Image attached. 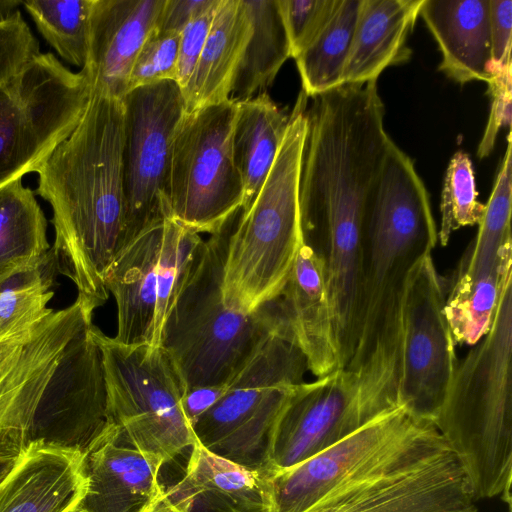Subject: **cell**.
I'll use <instances>...</instances> for the list:
<instances>
[{"label": "cell", "mask_w": 512, "mask_h": 512, "mask_svg": "<svg viewBox=\"0 0 512 512\" xmlns=\"http://www.w3.org/2000/svg\"><path fill=\"white\" fill-rule=\"evenodd\" d=\"M283 512H477L460 462L432 419L386 410L273 477Z\"/></svg>", "instance_id": "obj_1"}, {"label": "cell", "mask_w": 512, "mask_h": 512, "mask_svg": "<svg viewBox=\"0 0 512 512\" xmlns=\"http://www.w3.org/2000/svg\"><path fill=\"white\" fill-rule=\"evenodd\" d=\"M121 99L91 93L71 134L37 170L36 194L52 208L57 269L94 311L108 299L105 278L125 226Z\"/></svg>", "instance_id": "obj_2"}, {"label": "cell", "mask_w": 512, "mask_h": 512, "mask_svg": "<svg viewBox=\"0 0 512 512\" xmlns=\"http://www.w3.org/2000/svg\"><path fill=\"white\" fill-rule=\"evenodd\" d=\"M512 277L504 285L487 334L457 362L433 418L470 483L474 497L511 503Z\"/></svg>", "instance_id": "obj_3"}, {"label": "cell", "mask_w": 512, "mask_h": 512, "mask_svg": "<svg viewBox=\"0 0 512 512\" xmlns=\"http://www.w3.org/2000/svg\"><path fill=\"white\" fill-rule=\"evenodd\" d=\"M240 211L204 240L163 326L160 347L176 371L183 394L227 383L271 334L290 327L278 298L250 314L234 311L223 302L227 242Z\"/></svg>", "instance_id": "obj_4"}, {"label": "cell", "mask_w": 512, "mask_h": 512, "mask_svg": "<svg viewBox=\"0 0 512 512\" xmlns=\"http://www.w3.org/2000/svg\"><path fill=\"white\" fill-rule=\"evenodd\" d=\"M307 104L301 91L275 161L228 238L222 298L239 313H253L279 298L304 243L298 184Z\"/></svg>", "instance_id": "obj_5"}, {"label": "cell", "mask_w": 512, "mask_h": 512, "mask_svg": "<svg viewBox=\"0 0 512 512\" xmlns=\"http://www.w3.org/2000/svg\"><path fill=\"white\" fill-rule=\"evenodd\" d=\"M437 231L414 162L392 140L365 207L359 332L347 366L368 356L409 271L438 243Z\"/></svg>", "instance_id": "obj_6"}, {"label": "cell", "mask_w": 512, "mask_h": 512, "mask_svg": "<svg viewBox=\"0 0 512 512\" xmlns=\"http://www.w3.org/2000/svg\"><path fill=\"white\" fill-rule=\"evenodd\" d=\"M88 334L98 346L106 389L107 422L127 442L163 464L196 442L183 407V388L161 347L126 346L93 324Z\"/></svg>", "instance_id": "obj_7"}, {"label": "cell", "mask_w": 512, "mask_h": 512, "mask_svg": "<svg viewBox=\"0 0 512 512\" xmlns=\"http://www.w3.org/2000/svg\"><path fill=\"white\" fill-rule=\"evenodd\" d=\"M237 100L184 112L170 147L165 197L170 217L213 234L242 208L243 184L232 134Z\"/></svg>", "instance_id": "obj_8"}, {"label": "cell", "mask_w": 512, "mask_h": 512, "mask_svg": "<svg viewBox=\"0 0 512 512\" xmlns=\"http://www.w3.org/2000/svg\"><path fill=\"white\" fill-rule=\"evenodd\" d=\"M91 94L87 76L40 53L0 84V188L37 172L75 129Z\"/></svg>", "instance_id": "obj_9"}, {"label": "cell", "mask_w": 512, "mask_h": 512, "mask_svg": "<svg viewBox=\"0 0 512 512\" xmlns=\"http://www.w3.org/2000/svg\"><path fill=\"white\" fill-rule=\"evenodd\" d=\"M398 405L349 367L299 384L275 423L268 470L303 462Z\"/></svg>", "instance_id": "obj_10"}, {"label": "cell", "mask_w": 512, "mask_h": 512, "mask_svg": "<svg viewBox=\"0 0 512 512\" xmlns=\"http://www.w3.org/2000/svg\"><path fill=\"white\" fill-rule=\"evenodd\" d=\"M121 100L125 200L122 249L149 224L170 216L165 197L170 147L185 102L173 80L134 88Z\"/></svg>", "instance_id": "obj_11"}, {"label": "cell", "mask_w": 512, "mask_h": 512, "mask_svg": "<svg viewBox=\"0 0 512 512\" xmlns=\"http://www.w3.org/2000/svg\"><path fill=\"white\" fill-rule=\"evenodd\" d=\"M445 296L432 253H428L409 271L401 293L400 399L432 421L458 362Z\"/></svg>", "instance_id": "obj_12"}, {"label": "cell", "mask_w": 512, "mask_h": 512, "mask_svg": "<svg viewBox=\"0 0 512 512\" xmlns=\"http://www.w3.org/2000/svg\"><path fill=\"white\" fill-rule=\"evenodd\" d=\"M87 491L83 449L30 440L0 481V512H75Z\"/></svg>", "instance_id": "obj_13"}, {"label": "cell", "mask_w": 512, "mask_h": 512, "mask_svg": "<svg viewBox=\"0 0 512 512\" xmlns=\"http://www.w3.org/2000/svg\"><path fill=\"white\" fill-rule=\"evenodd\" d=\"M165 0H93L88 57L82 71L91 93L121 99L134 61L155 28Z\"/></svg>", "instance_id": "obj_14"}, {"label": "cell", "mask_w": 512, "mask_h": 512, "mask_svg": "<svg viewBox=\"0 0 512 512\" xmlns=\"http://www.w3.org/2000/svg\"><path fill=\"white\" fill-rule=\"evenodd\" d=\"M84 452L88 491L83 512H137L157 497L163 462L130 445L120 428L107 422L87 442Z\"/></svg>", "instance_id": "obj_15"}, {"label": "cell", "mask_w": 512, "mask_h": 512, "mask_svg": "<svg viewBox=\"0 0 512 512\" xmlns=\"http://www.w3.org/2000/svg\"><path fill=\"white\" fill-rule=\"evenodd\" d=\"M308 371L317 378L342 368L324 257L303 243L278 298Z\"/></svg>", "instance_id": "obj_16"}, {"label": "cell", "mask_w": 512, "mask_h": 512, "mask_svg": "<svg viewBox=\"0 0 512 512\" xmlns=\"http://www.w3.org/2000/svg\"><path fill=\"white\" fill-rule=\"evenodd\" d=\"M164 219L145 227L116 255L105 285L117 305V333L126 346H152L154 337L157 267Z\"/></svg>", "instance_id": "obj_17"}, {"label": "cell", "mask_w": 512, "mask_h": 512, "mask_svg": "<svg viewBox=\"0 0 512 512\" xmlns=\"http://www.w3.org/2000/svg\"><path fill=\"white\" fill-rule=\"evenodd\" d=\"M165 494L182 512H269L267 470L228 461L199 442L183 477Z\"/></svg>", "instance_id": "obj_18"}, {"label": "cell", "mask_w": 512, "mask_h": 512, "mask_svg": "<svg viewBox=\"0 0 512 512\" xmlns=\"http://www.w3.org/2000/svg\"><path fill=\"white\" fill-rule=\"evenodd\" d=\"M419 16L439 47L443 74L460 85L492 82L488 0H423Z\"/></svg>", "instance_id": "obj_19"}, {"label": "cell", "mask_w": 512, "mask_h": 512, "mask_svg": "<svg viewBox=\"0 0 512 512\" xmlns=\"http://www.w3.org/2000/svg\"><path fill=\"white\" fill-rule=\"evenodd\" d=\"M423 0H362L343 70L344 84L377 81L411 57L407 45Z\"/></svg>", "instance_id": "obj_20"}, {"label": "cell", "mask_w": 512, "mask_h": 512, "mask_svg": "<svg viewBox=\"0 0 512 512\" xmlns=\"http://www.w3.org/2000/svg\"><path fill=\"white\" fill-rule=\"evenodd\" d=\"M251 34L242 0H220L195 68L182 90L185 112L228 100Z\"/></svg>", "instance_id": "obj_21"}, {"label": "cell", "mask_w": 512, "mask_h": 512, "mask_svg": "<svg viewBox=\"0 0 512 512\" xmlns=\"http://www.w3.org/2000/svg\"><path fill=\"white\" fill-rule=\"evenodd\" d=\"M290 114L266 93L237 100L232 151L243 184L242 210L262 187L284 139Z\"/></svg>", "instance_id": "obj_22"}, {"label": "cell", "mask_w": 512, "mask_h": 512, "mask_svg": "<svg viewBox=\"0 0 512 512\" xmlns=\"http://www.w3.org/2000/svg\"><path fill=\"white\" fill-rule=\"evenodd\" d=\"M251 34L234 78L231 96L240 101L270 86L291 48L278 0H242Z\"/></svg>", "instance_id": "obj_23"}, {"label": "cell", "mask_w": 512, "mask_h": 512, "mask_svg": "<svg viewBox=\"0 0 512 512\" xmlns=\"http://www.w3.org/2000/svg\"><path fill=\"white\" fill-rule=\"evenodd\" d=\"M47 220L22 178L0 188V284L37 264L50 250Z\"/></svg>", "instance_id": "obj_24"}, {"label": "cell", "mask_w": 512, "mask_h": 512, "mask_svg": "<svg viewBox=\"0 0 512 512\" xmlns=\"http://www.w3.org/2000/svg\"><path fill=\"white\" fill-rule=\"evenodd\" d=\"M511 146L509 132L506 152L485 204L484 214L478 223L477 234L461 258L455 271L457 274L476 277L512 267Z\"/></svg>", "instance_id": "obj_25"}, {"label": "cell", "mask_w": 512, "mask_h": 512, "mask_svg": "<svg viewBox=\"0 0 512 512\" xmlns=\"http://www.w3.org/2000/svg\"><path fill=\"white\" fill-rule=\"evenodd\" d=\"M362 0H336L334 10L321 31L294 57L306 96L343 85V70Z\"/></svg>", "instance_id": "obj_26"}, {"label": "cell", "mask_w": 512, "mask_h": 512, "mask_svg": "<svg viewBox=\"0 0 512 512\" xmlns=\"http://www.w3.org/2000/svg\"><path fill=\"white\" fill-rule=\"evenodd\" d=\"M512 268L478 277L454 274L445 296V313L456 345L474 346L489 331Z\"/></svg>", "instance_id": "obj_27"}, {"label": "cell", "mask_w": 512, "mask_h": 512, "mask_svg": "<svg viewBox=\"0 0 512 512\" xmlns=\"http://www.w3.org/2000/svg\"><path fill=\"white\" fill-rule=\"evenodd\" d=\"M200 234L170 216L164 218L157 267V301L151 347H160L166 318L183 289L201 252Z\"/></svg>", "instance_id": "obj_28"}, {"label": "cell", "mask_w": 512, "mask_h": 512, "mask_svg": "<svg viewBox=\"0 0 512 512\" xmlns=\"http://www.w3.org/2000/svg\"><path fill=\"white\" fill-rule=\"evenodd\" d=\"M22 5L57 53L83 68L88 57L93 0H28Z\"/></svg>", "instance_id": "obj_29"}, {"label": "cell", "mask_w": 512, "mask_h": 512, "mask_svg": "<svg viewBox=\"0 0 512 512\" xmlns=\"http://www.w3.org/2000/svg\"><path fill=\"white\" fill-rule=\"evenodd\" d=\"M477 196L471 159L467 153L457 151L446 169L441 192V224L437 231L441 246H446L451 235L460 228L478 225L485 204L479 202Z\"/></svg>", "instance_id": "obj_30"}, {"label": "cell", "mask_w": 512, "mask_h": 512, "mask_svg": "<svg viewBox=\"0 0 512 512\" xmlns=\"http://www.w3.org/2000/svg\"><path fill=\"white\" fill-rule=\"evenodd\" d=\"M50 289L34 287L0 291V344L29 334L52 309Z\"/></svg>", "instance_id": "obj_31"}, {"label": "cell", "mask_w": 512, "mask_h": 512, "mask_svg": "<svg viewBox=\"0 0 512 512\" xmlns=\"http://www.w3.org/2000/svg\"><path fill=\"white\" fill-rule=\"evenodd\" d=\"M180 33L155 28L143 43L129 76L128 91L167 80H176Z\"/></svg>", "instance_id": "obj_32"}, {"label": "cell", "mask_w": 512, "mask_h": 512, "mask_svg": "<svg viewBox=\"0 0 512 512\" xmlns=\"http://www.w3.org/2000/svg\"><path fill=\"white\" fill-rule=\"evenodd\" d=\"M278 4L294 58L325 26L336 0H278Z\"/></svg>", "instance_id": "obj_33"}, {"label": "cell", "mask_w": 512, "mask_h": 512, "mask_svg": "<svg viewBox=\"0 0 512 512\" xmlns=\"http://www.w3.org/2000/svg\"><path fill=\"white\" fill-rule=\"evenodd\" d=\"M40 53L39 43L19 10L0 21V84L18 75Z\"/></svg>", "instance_id": "obj_34"}, {"label": "cell", "mask_w": 512, "mask_h": 512, "mask_svg": "<svg viewBox=\"0 0 512 512\" xmlns=\"http://www.w3.org/2000/svg\"><path fill=\"white\" fill-rule=\"evenodd\" d=\"M491 73L493 80L487 85L491 98L490 114L477 149V156L481 159L492 152L500 129L511 125V67L504 70L491 68Z\"/></svg>", "instance_id": "obj_35"}, {"label": "cell", "mask_w": 512, "mask_h": 512, "mask_svg": "<svg viewBox=\"0 0 512 512\" xmlns=\"http://www.w3.org/2000/svg\"><path fill=\"white\" fill-rule=\"evenodd\" d=\"M219 2L220 0H212L211 4L194 17L180 33L175 82L181 91L188 83L202 52Z\"/></svg>", "instance_id": "obj_36"}, {"label": "cell", "mask_w": 512, "mask_h": 512, "mask_svg": "<svg viewBox=\"0 0 512 512\" xmlns=\"http://www.w3.org/2000/svg\"><path fill=\"white\" fill-rule=\"evenodd\" d=\"M491 68L511 67L512 1L488 0Z\"/></svg>", "instance_id": "obj_37"}, {"label": "cell", "mask_w": 512, "mask_h": 512, "mask_svg": "<svg viewBox=\"0 0 512 512\" xmlns=\"http://www.w3.org/2000/svg\"><path fill=\"white\" fill-rule=\"evenodd\" d=\"M211 2L212 0H165L155 29L160 32L181 33L184 27Z\"/></svg>", "instance_id": "obj_38"}, {"label": "cell", "mask_w": 512, "mask_h": 512, "mask_svg": "<svg viewBox=\"0 0 512 512\" xmlns=\"http://www.w3.org/2000/svg\"><path fill=\"white\" fill-rule=\"evenodd\" d=\"M28 428L0 429V481L10 472L30 441Z\"/></svg>", "instance_id": "obj_39"}, {"label": "cell", "mask_w": 512, "mask_h": 512, "mask_svg": "<svg viewBox=\"0 0 512 512\" xmlns=\"http://www.w3.org/2000/svg\"><path fill=\"white\" fill-rule=\"evenodd\" d=\"M226 383L189 390L182 395V407L191 426L225 393Z\"/></svg>", "instance_id": "obj_40"}, {"label": "cell", "mask_w": 512, "mask_h": 512, "mask_svg": "<svg viewBox=\"0 0 512 512\" xmlns=\"http://www.w3.org/2000/svg\"><path fill=\"white\" fill-rule=\"evenodd\" d=\"M34 329L29 334L15 337L0 344V381L10 372L19 360L23 348L31 337Z\"/></svg>", "instance_id": "obj_41"}, {"label": "cell", "mask_w": 512, "mask_h": 512, "mask_svg": "<svg viewBox=\"0 0 512 512\" xmlns=\"http://www.w3.org/2000/svg\"><path fill=\"white\" fill-rule=\"evenodd\" d=\"M137 512H182L166 496L165 489Z\"/></svg>", "instance_id": "obj_42"}, {"label": "cell", "mask_w": 512, "mask_h": 512, "mask_svg": "<svg viewBox=\"0 0 512 512\" xmlns=\"http://www.w3.org/2000/svg\"><path fill=\"white\" fill-rule=\"evenodd\" d=\"M22 3L19 0H0V21L11 17Z\"/></svg>", "instance_id": "obj_43"}]
</instances>
